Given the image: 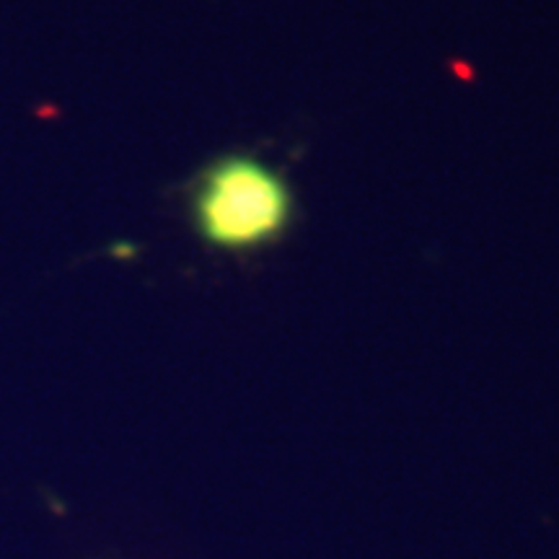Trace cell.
I'll return each instance as SVG.
<instances>
[{
    "label": "cell",
    "instance_id": "obj_1",
    "mask_svg": "<svg viewBox=\"0 0 559 559\" xmlns=\"http://www.w3.org/2000/svg\"><path fill=\"white\" fill-rule=\"evenodd\" d=\"M187 200L200 241L234 254L277 241L296 210L288 179L251 153H223L207 160L194 174Z\"/></svg>",
    "mask_w": 559,
    "mask_h": 559
}]
</instances>
